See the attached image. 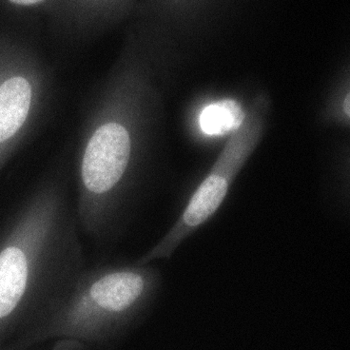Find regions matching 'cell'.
Wrapping results in <instances>:
<instances>
[{
    "label": "cell",
    "mask_w": 350,
    "mask_h": 350,
    "mask_svg": "<svg viewBox=\"0 0 350 350\" xmlns=\"http://www.w3.org/2000/svg\"><path fill=\"white\" fill-rule=\"evenodd\" d=\"M244 118V111L238 102L223 100L211 104L202 111L200 126L206 135H223L237 131Z\"/></svg>",
    "instance_id": "obj_6"
},
{
    "label": "cell",
    "mask_w": 350,
    "mask_h": 350,
    "mask_svg": "<svg viewBox=\"0 0 350 350\" xmlns=\"http://www.w3.org/2000/svg\"><path fill=\"white\" fill-rule=\"evenodd\" d=\"M159 283L149 265L86 266L45 318L16 340L13 350L58 339L75 340L89 350L109 349L140 320Z\"/></svg>",
    "instance_id": "obj_3"
},
{
    "label": "cell",
    "mask_w": 350,
    "mask_h": 350,
    "mask_svg": "<svg viewBox=\"0 0 350 350\" xmlns=\"http://www.w3.org/2000/svg\"><path fill=\"white\" fill-rule=\"evenodd\" d=\"M159 1H160V0H154V1H153V2H154V3H155V2H157V4L158 2H159Z\"/></svg>",
    "instance_id": "obj_9"
},
{
    "label": "cell",
    "mask_w": 350,
    "mask_h": 350,
    "mask_svg": "<svg viewBox=\"0 0 350 350\" xmlns=\"http://www.w3.org/2000/svg\"><path fill=\"white\" fill-rule=\"evenodd\" d=\"M12 6L30 13L47 14L57 0H5Z\"/></svg>",
    "instance_id": "obj_7"
},
{
    "label": "cell",
    "mask_w": 350,
    "mask_h": 350,
    "mask_svg": "<svg viewBox=\"0 0 350 350\" xmlns=\"http://www.w3.org/2000/svg\"><path fill=\"white\" fill-rule=\"evenodd\" d=\"M68 181L65 164L46 172L0 233V335L36 327L87 266Z\"/></svg>",
    "instance_id": "obj_1"
},
{
    "label": "cell",
    "mask_w": 350,
    "mask_h": 350,
    "mask_svg": "<svg viewBox=\"0 0 350 350\" xmlns=\"http://www.w3.org/2000/svg\"><path fill=\"white\" fill-rule=\"evenodd\" d=\"M146 92L137 40L130 36L90 101L75 152V215L81 233L96 244L116 239L125 224Z\"/></svg>",
    "instance_id": "obj_2"
},
{
    "label": "cell",
    "mask_w": 350,
    "mask_h": 350,
    "mask_svg": "<svg viewBox=\"0 0 350 350\" xmlns=\"http://www.w3.org/2000/svg\"><path fill=\"white\" fill-rule=\"evenodd\" d=\"M53 92L52 70L31 40L0 33V170L40 127Z\"/></svg>",
    "instance_id": "obj_4"
},
{
    "label": "cell",
    "mask_w": 350,
    "mask_h": 350,
    "mask_svg": "<svg viewBox=\"0 0 350 350\" xmlns=\"http://www.w3.org/2000/svg\"><path fill=\"white\" fill-rule=\"evenodd\" d=\"M133 3L135 0H57L46 16L57 40L86 43L125 21Z\"/></svg>",
    "instance_id": "obj_5"
},
{
    "label": "cell",
    "mask_w": 350,
    "mask_h": 350,
    "mask_svg": "<svg viewBox=\"0 0 350 350\" xmlns=\"http://www.w3.org/2000/svg\"><path fill=\"white\" fill-rule=\"evenodd\" d=\"M349 94H347L346 99L344 101V111L347 116H349L350 113V105H349Z\"/></svg>",
    "instance_id": "obj_8"
}]
</instances>
